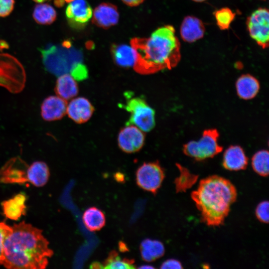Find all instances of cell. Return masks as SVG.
<instances>
[{
  "label": "cell",
  "instance_id": "cell-37",
  "mask_svg": "<svg viewBox=\"0 0 269 269\" xmlns=\"http://www.w3.org/2000/svg\"><path fill=\"white\" fill-rule=\"evenodd\" d=\"M138 269H154V268L153 266H149V265H144L142 266H140L138 268Z\"/></svg>",
  "mask_w": 269,
  "mask_h": 269
},
{
  "label": "cell",
  "instance_id": "cell-23",
  "mask_svg": "<svg viewBox=\"0 0 269 269\" xmlns=\"http://www.w3.org/2000/svg\"><path fill=\"white\" fill-rule=\"evenodd\" d=\"M139 250L141 259L147 262L158 259L165 253V248L162 242L148 238L141 242Z\"/></svg>",
  "mask_w": 269,
  "mask_h": 269
},
{
  "label": "cell",
  "instance_id": "cell-28",
  "mask_svg": "<svg viewBox=\"0 0 269 269\" xmlns=\"http://www.w3.org/2000/svg\"><path fill=\"white\" fill-rule=\"evenodd\" d=\"M252 166L260 176H268L269 173V151L263 149L255 153L252 158Z\"/></svg>",
  "mask_w": 269,
  "mask_h": 269
},
{
  "label": "cell",
  "instance_id": "cell-17",
  "mask_svg": "<svg viewBox=\"0 0 269 269\" xmlns=\"http://www.w3.org/2000/svg\"><path fill=\"white\" fill-rule=\"evenodd\" d=\"M248 162V157L243 148L239 145H231L223 154V166L230 171L244 170Z\"/></svg>",
  "mask_w": 269,
  "mask_h": 269
},
{
  "label": "cell",
  "instance_id": "cell-16",
  "mask_svg": "<svg viewBox=\"0 0 269 269\" xmlns=\"http://www.w3.org/2000/svg\"><path fill=\"white\" fill-rule=\"evenodd\" d=\"M205 29L202 21L195 16H187L183 19L180 28V34L183 41L192 43L202 38Z\"/></svg>",
  "mask_w": 269,
  "mask_h": 269
},
{
  "label": "cell",
  "instance_id": "cell-29",
  "mask_svg": "<svg viewBox=\"0 0 269 269\" xmlns=\"http://www.w3.org/2000/svg\"><path fill=\"white\" fill-rule=\"evenodd\" d=\"M217 24L221 30H225L229 28L231 23L235 17L234 13L229 8L223 7L214 13Z\"/></svg>",
  "mask_w": 269,
  "mask_h": 269
},
{
  "label": "cell",
  "instance_id": "cell-26",
  "mask_svg": "<svg viewBox=\"0 0 269 269\" xmlns=\"http://www.w3.org/2000/svg\"><path fill=\"white\" fill-rule=\"evenodd\" d=\"M57 13L55 9L47 3H39L35 6L33 17L34 20L40 24H50L56 19Z\"/></svg>",
  "mask_w": 269,
  "mask_h": 269
},
{
  "label": "cell",
  "instance_id": "cell-36",
  "mask_svg": "<svg viewBox=\"0 0 269 269\" xmlns=\"http://www.w3.org/2000/svg\"><path fill=\"white\" fill-rule=\"evenodd\" d=\"M90 268L91 269H103V266L99 262H95L90 265Z\"/></svg>",
  "mask_w": 269,
  "mask_h": 269
},
{
  "label": "cell",
  "instance_id": "cell-27",
  "mask_svg": "<svg viewBox=\"0 0 269 269\" xmlns=\"http://www.w3.org/2000/svg\"><path fill=\"white\" fill-rule=\"evenodd\" d=\"M133 259H122L115 250L111 251L102 264L103 269H133L136 268Z\"/></svg>",
  "mask_w": 269,
  "mask_h": 269
},
{
  "label": "cell",
  "instance_id": "cell-7",
  "mask_svg": "<svg viewBox=\"0 0 269 269\" xmlns=\"http://www.w3.org/2000/svg\"><path fill=\"white\" fill-rule=\"evenodd\" d=\"M124 107L131 114L126 125L135 126L144 132H149L154 128L155 111L143 98L139 97L130 98Z\"/></svg>",
  "mask_w": 269,
  "mask_h": 269
},
{
  "label": "cell",
  "instance_id": "cell-34",
  "mask_svg": "<svg viewBox=\"0 0 269 269\" xmlns=\"http://www.w3.org/2000/svg\"><path fill=\"white\" fill-rule=\"evenodd\" d=\"M10 229L11 226L6 225L4 222H0V257L2 253L4 239L10 230Z\"/></svg>",
  "mask_w": 269,
  "mask_h": 269
},
{
  "label": "cell",
  "instance_id": "cell-30",
  "mask_svg": "<svg viewBox=\"0 0 269 269\" xmlns=\"http://www.w3.org/2000/svg\"><path fill=\"white\" fill-rule=\"evenodd\" d=\"M269 207L268 201L261 202L257 206L255 211L256 216L257 219L262 223H269Z\"/></svg>",
  "mask_w": 269,
  "mask_h": 269
},
{
  "label": "cell",
  "instance_id": "cell-21",
  "mask_svg": "<svg viewBox=\"0 0 269 269\" xmlns=\"http://www.w3.org/2000/svg\"><path fill=\"white\" fill-rule=\"evenodd\" d=\"M78 91L77 83L71 75L65 73L58 76L55 87L58 96L67 101L75 97Z\"/></svg>",
  "mask_w": 269,
  "mask_h": 269
},
{
  "label": "cell",
  "instance_id": "cell-3",
  "mask_svg": "<svg viewBox=\"0 0 269 269\" xmlns=\"http://www.w3.org/2000/svg\"><path fill=\"white\" fill-rule=\"evenodd\" d=\"M237 197L236 188L232 182L217 175L202 179L191 194L202 221L212 227L224 224Z\"/></svg>",
  "mask_w": 269,
  "mask_h": 269
},
{
  "label": "cell",
  "instance_id": "cell-4",
  "mask_svg": "<svg viewBox=\"0 0 269 269\" xmlns=\"http://www.w3.org/2000/svg\"><path fill=\"white\" fill-rule=\"evenodd\" d=\"M64 42L60 45L49 44L40 50L45 70L56 76L70 72L75 62L73 50Z\"/></svg>",
  "mask_w": 269,
  "mask_h": 269
},
{
  "label": "cell",
  "instance_id": "cell-14",
  "mask_svg": "<svg viewBox=\"0 0 269 269\" xmlns=\"http://www.w3.org/2000/svg\"><path fill=\"white\" fill-rule=\"evenodd\" d=\"M94 108L86 98L79 97L72 99L67 104L66 114L77 124L87 122L92 117Z\"/></svg>",
  "mask_w": 269,
  "mask_h": 269
},
{
  "label": "cell",
  "instance_id": "cell-40",
  "mask_svg": "<svg viewBox=\"0 0 269 269\" xmlns=\"http://www.w3.org/2000/svg\"></svg>",
  "mask_w": 269,
  "mask_h": 269
},
{
  "label": "cell",
  "instance_id": "cell-39",
  "mask_svg": "<svg viewBox=\"0 0 269 269\" xmlns=\"http://www.w3.org/2000/svg\"><path fill=\"white\" fill-rule=\"evenodd\" d=\"M193 1H194L195 2H203L204 1H205L206 0H192Z\"/></svg>",
  "mask_w": 269,
  "mask_h": 269
},
{
  "label": "cell",
  "instance_id": "cell-25",
  "mask_svg": "<svg viewBox=\"0 0 269 269\" xmlns=\"http://www.w3.org/2000/svg\"><path fill=\"white\" fill-rule=\"evenodd\" d=\"M176 165L180 172L179 175L174 180L176 192H185L196 182L198 176L178 163Z\"/></svg>",
  "mask_w": 269,
  "mask_h": 269
},
{
  "label": "cell",
  "instance_id": "cell-8",
  "mask_svg": "<svg viewBox=\"0 0 269 269\" xmlns=\"http://www.w3.org/2000/svg\"><path fill=\"white\" fill-rule=\"evenodd\" d=\"M164 177V170L158 161L144 162L135 172L137 185L154 195L161 187Z\"/></svg>",
  "mask_w": 269,
  "mask_h": 269
},
{
  "label": "cell",
  "instance_id": "cell-5",
  "mask_svg": "<svg viewBox=\"0 0 269 269\" xmlns=\"http://www.w3.org/2000/svg\"><path fill=\"white\" fill-rule=\"evenodd\" d=\"M26 73L21 63L14 56L0 53V86L17 94L24 89Z\"/></svg>",
  "mask_w": 269,
  "mask_h": 269
},
{
  "label": "cell",
  "instance_id": "cell-24",
  "mask_svg": "<svg viewBox=\"0 0 269 269\" xmlns=\"http://www.w3.org/2000/svg\"><path fill=\"white\" fill-rule=\"evenodd\" d=\"M82 220L86 228L91 232L100 230L106 223L105 214L95 207H89L84 211Z\"/></svg>",
  "mask_w": 269,
  "mask_h": 269
},
{
  "label": "cell",
  "instance_id": "cell-31",
  "mask_svg": "<svg viewBox=\"0 0 269 269\" xmlns=\"http://www.w3.org/2000/svg\"><path fill=\"white\" fill-rule=\"evenodd\" d=\"M71 75L77 80H81L86 78L87 76L88 72L86 67L81 63H76L72 68Z\"/></svg>",
  "mask_w": 269,
  "mask_h": 269
},
{
  "label": "cell",
  "instance_id": "cell-22",
  "mask_svg": "<svg viewBox=\"0 0 269 269\" xmlns=\"http://www.w3.org/2000/svg\"><path fill=\"white\" fill-rule=\"evenodd\" d=\"M50 175L49 168L46 163L37 161L28 166L27 170V182L36 187H42L47 182Z\"/></svg>",
  "mask_w": 269,
  "mask_h": 269
},
{
  "label": "cell",
  "instance_id": "cell-13",
  "mask_svg": "<svg viewBox=\"0 0 269 269\" xmlns=\"http://www.w3.org/2000/svg\"><path fill=\"white\" fill-rule=\"evenodd\" d=\"M66 100L58 96H49L42 102L41 106V116L47 122L61 119L66 114Z\"/></svg>",
  "mask_w": 269,
  "mask_h": 269
},
{
  "label": "cell",
  "instance_id": "cell-9",
  "mask_svg": "<svg viewBox=\"0 0 269 269\" xmlns=\"http://www.w3.org/2000/svg\"><path fill=\"white\" fill-rule=\"evenodd\" d=\"M247 26L250 36L263 49L269 46V13L266 8H259L247 18Z\"/></svg>",
  "mask_w": 269,
  "mask_h": 269
},
{
  "label": "cell",
  "instance_id": "cell-1",
  "mask_svg": "<svg viewBox=\"0 0 269 269\" xmlns=\"http://www.w3.org/2000/svg\"><path fill=\"white\" fill-rule=\"evenodd\" d=\"M42 231L24 221L11 226L5 237L0 265L7 269H43L53 255Z\"/></svg>",
  "mask_w": 269,
  "mask_h": 269
},
{
  "label": "cell",
  "instance_id": "cell-11",
  "mask_svg": "<svg viewBox=\"0 0 269 269\" xmlns=\"http://www.w3.org/2000/svg\"><path fill=\"white\" fill-rule=\"evenodd\" d=\"M28 165L20 157L9 159L0 170V181L5 183L22 184L27 182Z\"/></svg>",
  "mask_w": 269,
  "mask_h": 269
},
{
  "label": "cell",
  "instance_id": "cell-20",
  "mask_svg": "<svg viewBox=\"0 0 269 269\" xmlns=\"http://www.w3.org/2000/svg\"><path fill=\"white\" fill-rule=\"evenodd\" d=\"M260 85L259 81L250 74H243L237 80L236 88L238 96L244 100L254 98L258 93Z\"/></svg>",
  "mask_w": 269,
  "mask_h": 269
},
{
  "label": "cell",
  "instance_id": "cell-38",
  "mask_svg": "<svg viewBox=\"0 0 269 269\" xmlns=\"http://www.w3.org/2000/svg\"><path fill=\"white\" fill-rule=\"evenodd\" d=\"M33 1H35V2H39V3H42L43 2H44L45 1H47L48 0H33Z\"/></svg>",
  "mask_w": 269,
  "mask_h": 269
},
{
  "label": "cell",
  "instance_id": "cell-15",
  "mask_svg": "<svg viewBox=\"0 0 269 269\" xmlns=\"http://www.w3.org/2000/svg\"><path fill=\"white\" fill-rule=\"evenodd\" d=\"M92 15L93 23L104 28L116 25L119 19L117 7L109 3L99 4L94 9Z\"/></svg>",
  "mask_w": 269,
  "mask_h": 269
},
{
  "label": "cell",
  "instance_id": "cell-33",
  "mask_svg": "<svg viewBox=\"0 0 269 269\" xmlns=\"http://www.w3.org/2000/svg\"><path fill=\"white\" fill-rule=\"evenodd\" d=\"M160 268L162 269H181L183 268L180 261L176 259H170L163 262L161 265Z\"/></svg>",
  "mask_w": 269,
  "mask_h": 269
},
{
  "label": "cell",
  "instance_id": "cell-10",
  "mask_svg": "<svg viewBox=\"0 0 269 269\" xmlns=\"http://www.w3.org/2000/svg\"><path fill=\"white\" fill-rule=\"evenodd\" d=\"M145 134L135 126L126 125L119 132L118 145L124 152L128 153L138 151L143 146Z\"/></svg>",
  "mask_w": 269,
  "mask_h": 269
},
{
  "label": "cell",
  "instance_id": "cell-6",
  "mask_svg": "<svg viewBox=\"0 0 269 269\" xmlns=\"http://www.w3.org/2000/svg\"><path fill=\"white\" fill-rule=\"evenodd\" d=\"M219 133L216 129L203 131L198 140H192L183 146V152L187 156L201 161L212 158L221 152L223 147L218 143Z\"/></svg>",
  "mask_w": 269,
  "mask_h": 269
},
{
  "label": "cell",
  "instance_id": "cell-2",
  "mask_svg": "<svg viewBox=\"0 0 269 269\" xmlns=\"http://www.w3.org/2000/svg\"><path fill=\"white\" fill-rule=\"evenodd\" d=\"M131 44L137 55L133 68L140 74L171 69L181 59L180 43L170 25L157 28L148 38H133Z\"/></svg>",
  "mask_w": 269,
  "mask_h": 269
},
{
  "label": "cell",
  "instance_id": "cell-32",
  "mask_svg": "<svg viewBox=\"0 0 269 269\" xmlns=\"http://www.w3.org/2000/svg\"><path fill=\"white\" fill-rule=\"evenodd\" d=\"M14 0H0V17L8 15L13 9Z\"/></svg>",
  "mask_w": 269,
  "mask_h": 269
},
{
  "label": "cell",
  "instance_id": "cell-12",
  "mask_svg": "<svg viewBox=\"0 0 269 269\" xmlns=\"http://www.w3.org/2000/svg\"><path fill=\"white\" fill-rule=\"evenodd\" d=\"M92 9L86 0H72L66 9V16L70 23L75 26L87 23L92 17Z\"/></svg>",
  "mask_w": 269,
  "mask_h": 269
},
{
  "label": "cell",
  "instance_id": "cell-35",
  "mask_svg": "<svg viewBox=\"0 0 269 269\" xmlns=\"http://www.w3.org/2000/svg\"><path fill=\"white\" fill-rule=\"evenodd\" d=\"M126 4L131 6H137L141 3L144 0H122Z\"/></svg>",
  "mask_w": 269,
  "mask_h": 269
},
{
  "label": "cell",
  "instance_id": "cell-19",
  "mask_svg": "<svg viewBox=\"0 0 269 269\" xmlns=\"http://www.w3.org/2000/svg\"><path fill=\"white\" fill-rule=\"evenodd\" d=\"M114 62L122 67H134L136 60V52L132 45L127 44L114 45L111 49Z\"/></svg>",
  "mask_w": 269,
  "mask_h": 269
},
{
  "label": "cell",
  "instance_id": "cell-18",
  "mask_svg": "<svg viewBox=\"0 0 269 269\" xmlns=\"http://www.w3.org/2000/svg\"><path fill=\"white\" fill-rule=\"evenodd\" d=\"M26 196L19 193L1 203L3 213L11 220H17L26 213Z\"/></svg>",
  "mask_w": 269,
  "mask_h": 269
}]
</instances>
